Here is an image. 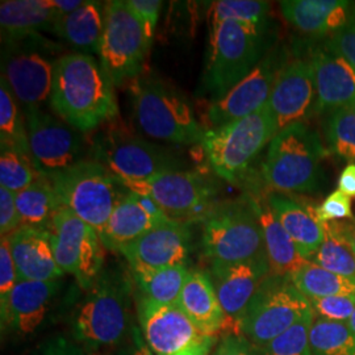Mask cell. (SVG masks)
Masks as SVG:
<instances>
[{"instance_id": "obj_1", "label": "cell", "mask_w": 355, "mask_h": 355, "mask_svg": "<svg viewBox=\"0 0 355 355\" xmlns=\"http://www.w3.org/2000/svg\"><path fill=\"white\" fill-rule=\"evenodd\" d=\"M114 86L94 55L66 53L54 64L51 107L70 127L91 132L119 114Z\"/></svg>"}, {"instance_id": "obj_2", "label": "cell", "mask_w": 355, "mask_h": 355, "mask_svg": "<svg viewBox=\"0 0 355 355\" xmlns=\"http://www.w3.org/2000/svg\"><path fill=\"white\" fill-rule=\"evenodd\" d=\"M209 51L203 76V89L214 98H223L249 76L271 45L268 23L254 26L223 21L209 28Z\"/></svg>"}, {"instance_id": "obj_3", "label": "cell", "mask_w": 355, "mask_h": 355, "mask_svg": "<svg viewBox=\"0 0 355 355\" xmlns=\"http://www.w3.org/2000/svg\"><path fill=\"white\" fill-rule=\"evenodd\" d=\"M325 153L318 133L304 123L284 128L270 142L262 166L267 187L280 195L318 190Z\"/></svg>"}, {"instance_id": "obj_4", "label": "cell", "mask_w": 355, "mask_h": 355, "mask_svg": "<svg viewBox=\"0 0 355 355\" xmlns=\"http://www.w3.org/2000/svg\"><path fill=\"white\" fill-rule=\"evenodd\" d=\"M132 89L135 119L146 136L174 145L202 144L207 129L183 94L154 78L137 79Z\"/></svg>"}, {"instance_id": "obj_5", "label": "cell", "mask_w": 355, "mask_h": 355, "mask_svg": "<svg viewBox=\"0 0 355 355\" xmlns=\"http://www.w3.org/2000/svg\"><path fill=\"white\" fill-rule=\"evenodd\" d=\"M202 223V248L211 262L236 263L267 258L252 196L216 204Z\"/></svg>"}, {"instance_id": "obj_6", "label": "cell", "mask_w": 355, "mask_h": 355, "mask_svg": "<svg viewBox=\"0 0 355 355\" xmlns=\"http://www.w3.org/2000/svg\"><path fill=\"white\" fill-rule=\"evenodd\" d=\"M73 318L78 343L89 350L112 347L129 331V286L114 274H102L87 290Z\"/></svg>"}, {"instance_id": "obj_7", "label": "cell", "mask_w": 355, "mask_h": 355, "mask_svg": "<svg viewBox=\"0 0 355 355\" xmlns=\"http://www.w3.org/2000/svg\"><path fill=\"white\" fill-rule=\"evenodd\" d=\"M61 207L95 229L99 236L116 205L127 195L119 179L96 161H80L51 175Z\"/></svg>"}, {"instance_id": "obj_8", "label": "cell", "mask_w": 355, "mask_h": 355, "mask_svg": "<svg viewBox=\"0 0 355 355\" xmlns=\"http://www.w3.org/2000/svg\"><path fill=\"white\" fill-rule=\"evenodd\" d=\"M277 135L268 104L237 121L205 130L202 146L217 177L236 183Z\"/></svg>"}, {"instance_id": "obj_9", "label": "cell", "mask_w": 355, "mask_h": 355, "mask_svg": "<svg viewBox=\"0 0 355 355\" xmlns=\"http://www.w3.org/2000/svg\"><path fill=\"white\" fill-rule=\"evenodd\" d=\"M119 182L128 191L149 198L170 220L189 225L203 221L217 204L214 183L193 171L171 170L144 180Z\"/></svg>"}, {"instance_id": "obj_10", "label": "cell", "mask_w": 355, "mask_h": 355, "mask_svg": "<svg viewBox=\"0 0 355 355\" xmlns=\"http://www.w3.org/2000/svg\"><path fill=\"white\" fill-rule=\"evenodd\" d=\"M311 313V302L290 278L270 275L246 311L242 337L259 350Z\"/></svg>"}, {"instance_id": "obj_11", "label": "cell", "mask_w": 355, "mask_h": 355, "mask_svg": "<svg viewBox=\"0 0 355 355\" xmlns=\"http://www.w3.org/2000/svg\"><path fill=\"white\" fill-rule=\"evenodd\" d=\"M150 46L140 19L128 1H107L99 57L114 86L139 76Z\"/></svg>"}, {"instance_id": "obj_12", "label": "cell", "mask_w": 355, "mask_h": 355, "mask_svg": "<svg viewBox=\"0 0 355 355\" xmlns=\"http://www.w3.org/2000/svg\"><path fill=\"white\" fill-rule=\"evenodd\" d=\"M94 161L124 180H144L157 174L182 170L177 157L165 148L130 135L123 128H108L94 142Z\"/></svg>"}, {"instance_id": "obj_13", "label": "cell", "mask_w": 355, "mask_h": 355, "mask_svg": "<svg viewBox=\"0 0 355 355\" xmlns=\"http://www.w3.org/2000/svg\"><path fill=\"white\" fill-rule=\"evenodd\" d=\"M51 246L58 267L89 290L102 275L104 245L99 233L67 208L61 207L51 220Z\"/></svg>"}, {"instance_id": "obj_14", "label": "cell", "mask_w": 355, "mask_h": 355, "mask_svg": "<svg viewBox=\"0 0 355 355\" xmlns=\"http://www.w3.org/2000/svg\"><path fill=\"white\" fill-rule=\"evenodd\" d=\"M137 313L144 341L155 355H209L217 336L196 327L178 304L139 299Z\"/></svg>"}, {"instance_id": "obj_15", "label": "cell", "mask_w": 355, "mask_h": 355, "mask_svg": "<svg viewBox=\"0 0 355 355\" xmlns=\"http://www.w3.org/2000/svg\"><path fill=\"white\" fill-rule=\"evenodd\" d=\"M51 42L41 36L3 45L1 76L23 111L40 108L51 99L54 64L48 51Z\"/></svg>"}, {"instance_id": "obj_16", "label": "cell", "mask_w": 355, "mask_h": 355, "mask_svg": "<svg viewBox=\"0 0 355 355\" xmlns=\"http://www.w3.org/2000/svg\"><path fill=\"white\" fill-rule=\"evenodd\" d=\"M23 112L29 152L40 174L51 177L85 161V141L79 130L41 108Z\"/></svg>"}, {"instance_id": "obj_17", "label": "cell", "mask_w": 355, "mask_h": 355, "mask_svg": "<svg viewBox=\"0 0 355 355\" xmlns=\"http://www.w3.org/2000/svg\"><path fill=\"white\" fill-rule=\"evenodd\" d=\"M208 275L224 312L223 337L242 336V321L254 296L271 275L267 258L245 262H211Z\"/></svg>"}, {"instance_id": "obj_18", "label": "cell", "mask_w": 355, "mask_h": 355, "mask_svg": "<svg viewBox=\"0 0 355 355\" xmlns=\"http://www.w3.org/2000/svg\"><path fill=\"white\" fill-rule=\"evenodd\" d=\"M286 62L282 51H268L249 76L209 105L208 123L211 128L227 125L265 107L275 79Z\"/></svg>"}, {"instance_id": "obj_19", "label": "cell", "mask_w": 355, "mask_h": 355, "mask_svg": "<svg viewBox=\"0 0 355 355\" xmlns=\"http://www.w3.org/2000/svg\"><path fill=\"white\" fill-rule=\"evenodd\" d=\"M315 103L316 89L311 62L303 60L286 62L267 102L277 133L284 128L303 123L313 114Z\"/></svg>"}, {"instance_id": "obj_20", "label": "cell", "mask_w": 355, "mask_h": 355, "mask_svg": "<svg viewBox=\"0 0 355 355\" xmlns=\"http://www.w3.org/2000/svg\"><path fill=\"white\" fill-rule=\"evenodd\" d=\"M191 250L189 224L167 220L139 240L124 246L120 253L132 270L186 265Z\"/></svg>"}, {"instance_id": "obj_21", "label": "cell", "mask_w": 355, "mask_h": 355, "mask_svg": "<svg viewBox=\"0 0 355 355\" xmlns=\"http://www.w3.org/2000/svg\"><path fill=\"white\" fill-rule=\"evenodd\" d=\"M315 76L316 103L313 114H333L355 107V69L327 46L311 58Z\"/></svg>"}, {"instance_id": "obj_22", "label": "cell", "mask_w": 355, "mask_h": 355, "mask_svg": "<svg viewBox=\"0 0 355 355\" xmlns=\"http://www.w3.org/2000/svg\"><path fill=\"white\" fill-rule=\"evenodd\" d=\"M170 220L149 198L128 191L101 233L104 248L119 252L141 236Z\"/></svg>"}, {"instance_id": "obj_23", "label": "cell", "mask_w": 355, "mask_h": 355, "mask_svg": "<svg viewBox=\"0 0 355 355\" xmlns=\"http://www.w3.org/2000/svg\"><path fill=\"white\" fill-rule=\"evenodd\" d=\"M283 17L309 36H331L355 23V4L346 0H284Z\"/></svg>"}, {"instance_id": "obj_24", "label": "cell", "mask_w": 355, "mask_h": 355, "mask_svg": "<svg viewBox=\"0 0 355 355\" xmlns=\"http://www.w3.org/2000/svg\"><path fill=\"white\" fill-rule=\"evenodd\" d=\"M8 240L19 280L51 282L64 275L55 262L48 229L23 225Z\"/></svg>"}, {"instance_id": "obj_25", "label": "cell", "mask_w": 355, "mask_h": 355, "mask_svg": "<svg viewBox=\"0 0 355 355\" xmlns=\"http://www.w3.org/2000/svg\"><path fill=\"white\" fill-rule=\"evenodd\" d=\"M58 290V280H19L13 288L7 318L1 322V329H12L21 336L35 333L48 316Z\"/></svg>"}, {"instance_id": "obj_26", "label": "cell", "mask_w": 355, "mask_h": 355, "mask_svg": "<svg viewBox=\"0 0 355 355\" xmlns=\"http://www.w3.org/2000/svg\"><path fill=\"white\" fill-rule=\"evenodd\" d=\"M58 15L51 0H6L0 3V29L3 45L38 37L40 32H53Z\"/></svg>"}, {"instance_id": "obj_27", "label": "cell", "mask_w": 355, "mask_h": 355, "mask_svg": "<svg viewBox=\"0 0 355 355\" xmlns=\"http://www.w3.org/2000/svg\"><path fill=\"white\" fill-rule=\"evenodd\" d=\"M267 200L300 254L309 261L325 239L324 224L318 221L315 207L305 205L280 193L268 195Z\"/></svg>"}, {"instance_id": "obj_28", "label": "cell", "mask_w": 355, "mask_h": 355, "mask_svg": "<svg viewBox=\"0 0 355 355\" xmlns=\"http://www.w3.org/2000/svg\"><path fill=\"white\" fill-rule=\"evenodd\" d=\"M253 198V196H252ZM254 208L263 233L270 274L274 277L291 278L308 262L292 241L288 233L274 215L268 200L253 198Z\"/></svg>"}, {"instance_id": "obj_29", "label": "cell", "mask_w": 355, "mask_h": 355, "mask_svg": "<svg viewBox=\"0 0 355 355\" xmlns=\"http://www.w3.org/2000/svg\"><path fill=\"white\" fill-rule=\"evenodd\" d=\"M177 304L205 333H223L225 318L208 272L190 271Z\"/></svg>"}, {"instance_id": "obj_30", "label": "cell", "mask_w": 355, "mask_h": 355, "mask_svg": "<svg viewBox=\"0 0 355 355\" xmlns=\"http://www.w3.org/2000/svg\"><path fill=\"white\" fill-rule=\"evenodd\" d=\"M105 19V3L83 1L74 12L57 17L53 33L83 54L101 51Z\"/></svg>"}, {"instance_id": "obj_31", "label": "cell", "mask_w": 355, "mask_h": 355, "mask_svg": "<svg viewBox=\"0 0 355 355\" xmlns=\"http://www.w3.org/2000/svg\"><path fill=\"white\" fill-rule=\"evenodd\" d=\"M15 200L24 227L49 229L53 217L61 208L51 178L44 174H38L28 189L15 193Z\"/></svg>"}, {"instance_id": "obj_32", "label": "cell", "mask_w": 355, "mask_h": 355, "mask_svg": "<svg viewBox=\"0 0 355 355\" xmlns=\"http://www.w3.org/2000/svg\"><path fill=\"white\" fill-rule=\"evenodd\" d=\"M132 274L140 291V299L158 304H177L190 270L186 265H178L162 268H136L132 270Z\"/></svg>"}, {"instance_id": "obj_33", "label": "cell", "mask_w": 355, "mask_h": 355, "mask_svg": "<svg viewBox=\"0 0 355 355\" xmlns=\"http://www.w3.org/2000/svg\"><path fill=\"white\" fill-rule=\"evenodd\" d=\"M290 279L308 300L333 296H355V280L330 272L308 261Z\"/></svg>"}, {"instance_id": "obj_34", "label": "cell", "mask_w": 355, "mask_h": 355, "mask_svg": "<svg viewBox=\"0 0 355 355\" xmlns=\"http://www.w3.org/2000/svg\"><path fill=\"white\" fill-rule=\"evenodd\" d=\"M0 148L15 149L31 157L24 112L20 111L3 76L0 80Z\"/></svg>"}, {"instance_id": "obj_35", "label": "cell", "mask_w": 355, "mask_h": 355, "mask_svg": "<svg viewBox=\"0 0 355 355\" xmlns=\"http://www.w3.org/2000/svg\"><path fill=\"white\" fill-rule=\"evenodd\" d=\"M309 343L312 355H355V333L347 322L313 318Z\"/></svg>"}, {"instance_id": "obj_36", "label": "cell", "mask_w": 355, "mask_h": 355, "mask_svg": "<svg viewBox=\"0 0 355 355\" xmlns=\"http://www.w3.org/2000/svg\"><path fill=\"white\" fill-rule=\"evenodd\" d=\"M271 6L268 1L258 0H218L211 3L208 11L209 28L223 21H239L261 26L268 23Z\"/></svg>"}, {"instance_id": "obj_37", "label": "cell", "mask_w": 355, "mask_h": 355, "mask_svg": "<svg viewBox=\"0 0 355 355\" xmlns=\"http://www.w3.org/2000/svg\"><path fill=\"white\" fill-rule=\"evenodd\" d=\"M38 174L29 155L10 148H0V187L13 193L21 192L36 180Z\"/></svg>"}, {"instance_id": "obj_38", "label": "cell", "mask_w": 355, "mask_h": 355, "mask_svg": "<svg viewBox=\"0 0 355 355\" xmlns=\"http://www.w3.org/2000/svg\"><path fill=\"white\" fill-rule=\"evenodd\" d=\"M325 239L318 252L309 259L311 262L338 274L345 278L355 280V254L350 246L325 228Z\"/></svg>"}, {"instance_id": "obj_39", "label": "cell", "mask_w": 355, "mask_h": 355, "mask_svg": "<svg viewBox=\"0 0 355 355\" xmlns=\"http://www.w3.org/2000/svg\"><path fill=\"white\" fill-rule=\"evenodd\" d=\"M327 141L336 155L349 164H355V107L330 114L327 123Z\"/></svg>"}, {"instance_id": "obj_40", "label": "cell", "mask_w": 355, "mask_h": 355, "mask_svg": "<svg viewBox=\"0 0 355 355\" xmlns=\"http://www.w3.org/2000/svg\"><path fill=\"white\" fill-rule=\"evenodd\" d=\"M315 312L299 320L290 329L282 333L258 352H261V355H312L309 330Z\"/></svg>"}, {"instance_id": "obj_41", "label": "cell", "mask_w": 355, "mask_h": 355, "mask_svg": "<svg viewBox=\"0 0 355 355\" xmlns=\"http://www.w3.org/2000/svg\"><path fill=\"white\" fill-rule=\"evenodd\" d=\"M17 282H19V277L13 262L8 236H1V240H0V318H1V322H4L7 318L11 295Z\"/></svg>"}, {"instance_id": "obj_42", "label": "cell", "mask_w": 355, "mask_h": 355, "mask_svg": "<svg viewBox=\"0 0 355 355\" xmlns=\"http://www.w3.org/2000/svg\"><path fill=\"white\" fill-rule=\"evenodd\" d=\"M309 302L318 318L338 322H349L355 311V296H333Z\"/></svg>"}, {"instance_id": "obj_43", "label": "cell", "mask_w": 355, "mask_h": 355, "mask_svg": "<svg viewBox=\"0 0 355 355\" xmlns=\"http://www.w3.org/2000/svg\"><path fill=\"white\" fill-rule=\"evenodd\" d=\"M315 214L321 224L354 218L350 198L340 190L333 191L322 203L315 207Z\"/></svg>"}, {"instance_id": "obj_44", "label": "cell", "mask_w": 355, "mask_h": 355, "mask_svg": "<svg viewBox=\"0 0 355 355\" xmlns=\"http://www.w3.org/2000/svg\"><path fill=\"white\" fill-rule=\"evenodd\" d=\"M23 227L19 214L15 193L0 187V233L1 236H11L13 232Z\"/></svg>"}, {"instance_id": "obj_45", "label": "cell", "mask_w": 355, "mask_h": 355, "mask_svg": "<svg viewBox=\"0 0 355 355\" xmlns=\"http://www.w3.org/2000/svg\"><path fill=\"white\" fill-rule=\"evenodd\" d=\"M127 1L128 6L140 19L148 41L153 44V38H154L158 19H159L162 1H159V0H127Z\"/></svg>"}, {"instance_id": "obj_46", "label": "cell", "mask_w": 355, "mask_h": 355, "mask_svg": "<svg viewBox=\"0 0 355 355\" xmlns=\"http://www.w3.org/2000/svg\"><path fill=\"white\" fill-rule=\"evenodd\" d=\"M327 48L346 60L355 69V23L330 37Z\"/></svg>"}, {"instance_id": "obj_47", "label": "cell", "mask_w": 355, "mask_h": 355, "mask_svg": "<svg viewBox=\"0 0 355 355\" xmlns=\"http://www.w3.org/2000/svg\"><path fill=\"white\" fill-rule=\"evenodd\" d=\"M217 355H259L258 350L242 336H225L217 349Z\"/></svg>"}, {"instance_id": "obj_48", "label": "cell", "mask_w": 355, "mask_h": 355, "mask_svg": "<svg viewBox=\"0 0 355 355\" xmlns=\"http://www.w3.org/2000/svg\"><path fill=\"white\" fill-rule=\"evenodd\" d=\"M35 355H85L82 349L64 337H57L41 345Z\"/></svg>"}, {"instance_id": "obj_49", "label": "cell", "mask_w": 355, "mask_h": 355, "mask_svg": "<svg viewBox=\"0 0 355 355\" xmlns=\"http://www.w3.org/2000/svg\"><path fill=\"white\" fill-rule=\"evenodd\" d=\"M324 227L346 242L355 254V218L350 221H331L324 224Z\"/></svg>"}, {"instance_id": "obj_50", "label": "cell", "mask_w": 355, "mask_h": 355, "mask_svg": "<svg viewBox=\"0 0 355 355\" xmlns=\"http://www.w3.org/2000/svg\"><path fill=\"white\" fill-rule=\"evenodd\" d=\"M338 190L349 198H355V164H349L343 168L338 178Z\"/></svg>"}, {"instance_id": "obj_51", "label": "cell", "mask_w": 355, "mask_h": 355, "mask_svg": "<svg viewBox=\"0 0 355 355\" xmlns=\"http://www.w3.org/2000/svg\"><path fill=\"white\" fill-rule=\"evenodd\" d=\"M51 3L58 17L74 12L83 4L82 0H51Z\"/></svg>"}, {"instance_id": "obj_52", "label": "cell", "mask_w": 355, "mask_h": 355, "mask_svg": "<svg viewBox=\"0 0 355 355\" xmlns=\"http://www.w3.org/2000/svg\"><path fill=\"white\" fill-rule=\"evenodd\" d=\"M133 338H135V349L132 355H155L150 350V347L144 341L142 333L140 330L133 329Z\"/></svg>"}, {"instance_id": "obj_53", "label": "cell", "mask_w": 355, "mask_h": 355, "mask_svg": "<svg viewBox=\"0 0 355 355\" xmlns=\"http://www.w3.org/2000/svg\"><path fill=\"white\" fill-rule=\"evenodd\" d=\"M347 325H349V327H350V329L353 330V331L355 333V311L354 313H353V316H352V318L349 320Z\"/></svg>"}]
</instances>
